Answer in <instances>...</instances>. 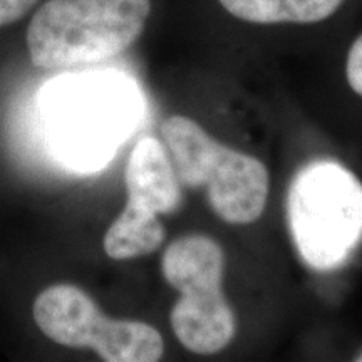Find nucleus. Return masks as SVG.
I'll return each mask as SVG.
<instances>
[{
	"mask_svg": "<svg viewBox=\"0 0 362 362\" xmlns=\"http://www.w3.org/2000/svg\"><path fill=\"white\" fill-rule=\"evenodd\" d=\"M149 12V0H49L27 29L30 61L40 69L107 61L138 40Z\"/></svg>",
	"mask_w": 362,
	"mask_h": 362,
	"instance_id": "obj_1",
	"label": "nucleus"
},
{
	"mask_svg": "<svg viewBox=\"0 0 362 362\" xmlns=\"http://www.w3.org/2000/svg\"><path fill=\"white\" fill-rule=\"evenodd\" d=\"M287 218L293 245L310 269L334 270L362 242V183L336 161L317 160L292 178Z\"/></svg>",
	"mask_w": 362,
	"mask_h": 362,
	"instance_id": "obj_2",
	"label": "nucleus"
},
{
	"mask_svg": "<svg viewBox=\"0 0 362 362\" xmlns=\"http://www.w3.org/2000/svg\"><path fill=\"white\" fill-rule=\"evenodd\" d=\"M160 131L180 183L205 188L210 208L220 220L248 225L260 218L270 187L264 163L221 144L187 116L168 117Z\"/></svg>",
	"mask_w": 362,
	"mask_h": 362,
	"instance_id": "obj_3",
	"label": "nucleus"
},
{
	"mask_svg": "<svg viewBox=\"0 0 362 362\" xmlns=\"http://www.w3.org/2000/svg\"><path fill=\"white\" fill-rule=\"evenodd\" d=\"M223 248L206 235L176 238L163 253V277L180 292L170 314L171 329L193 354H218L237 332L223 293Z\"/></svg>",
	"mask_w": 362,
	"mask_h": 362,
	"instance_id": "obj_4",
	"label": "nucleus"
},
{
	"mask_svg": "<svg viewBox=\"0 0 362 362\" xmlns=\"http://www.w3.org/2000/svg\"><path fill=\"white\" fill-rule=\"evenodd\" d=\"M33 317L52 342L90 349L106 362H156L165 352L161 334L153 325L111 319L78 285L54 284L44 288L35 297Z\"/></svg>",
	"mask_w": 362,
	"mask_h": 362,
	"instance_id": "obj_5",
	"label": "nucleus"
},
{
	"mask_svg": "<svg viewBox=\"0 0 362 362\" xmlns=\"http://www.w3.org/2000/svg\"><path fill=\"white\" fill-rule=\"evenodd\" d=\"M128 202L106 230L103 248L112 260H133L151 255L165 243L161 215L181 205V183L165 143L141 138L129 153L124 168Z\"/></svg>",
	"mask_w": 362,
	"mask_h": 362,
	"instance_id": "obj_6",
	"label": "nucleus"
},
{
	"mask_svg": "<svg viewBox=\"0 0 362 362\" xmlns=\"http://www.w3.org/2000/svg\"><path fill=\"white\" fill-rule=\"evenodd\" d=\"M131 121V103L124 89L106 81L71 84L56 94L54 133L72 160H101Z\"/></svg>",
	"mask_w": 362,
	"mask_h": 362,
	"instance_id": "obj_7",
	"label": "nucleus"
},
{
	"mask_svg": "<svg viewBox=\"0 0 362 362\" xmlns=\"http://www.w3.org/2000/svg\"><path fill=\"white\" fill-rule=\"evenodd\" d=\"M226 12L252 24H314L337 11L342 0H218Z\"/></svg>",
	"mask_w": 362,
	"mask_h": 362,
	"instance_id": "obj_8",
	"label": "nucleus"
},
{
	"mask_svg": "<svg viewBox=\"0 0 362 362\" xmlns=\"http://www.w3.org/2000/svg\"><path fill=\"white\" fill-rule=\"evenodd\" d=\"M346 74L352 90L362 96V34L354 40L349 54H347Z\"/></svg>",
	"mask_w": 362,
	"mask_h": 362,
	"instance_id": "obj_9",
	"label": "nucleus"
},
{
	"mask_svg": "<svg viewBox=\"0 0 362 362\" xmlns=\"http://www.w3.org/2000/svg\"><path fill=\"white\" fill-rule=\"evenodd\" d=\"M37 0H0V27L21 21Z\"/></svg>",
	"mask_w": 362,
	"mask_h": 362,
	"instance_id": "obj_10",
	"label": "nucleus"
},
{
	"mask_svg": "<svg viewBox=\"0 0 362 362\" xmlns=\"http://www.w3.org/2000/svg\"><path fill=\"white\" fill-rule=\"evenodd\" d=\"M354 361H357V362H362V351L357 352V356L354 357Z\"/></svg>",
	"mask_w": 362,
	"mask_h": 362,
	"instance_id": "obj_11",
	"label": "nucleus"
}]
</instances>
